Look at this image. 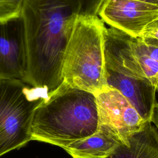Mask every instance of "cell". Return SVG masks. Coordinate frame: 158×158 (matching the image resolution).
<instances>
[{
  "label": "cell",
  "mask_w": 158,
  "mask_h": 158,
  "mask_svg": "<svg viewBox=\"0 0 158 158\" xmlns=\"http://www.w3.org/2000/svg\"><path fill=\"white\" fill-rule=\"evenodd\" d=\"M107 158H158V130L151 121L120 143Z\"/></svg>",
  "instance_id": "10"
},
{
  "label": "cell",
  "mask_w": 158,
  "mask_h": 158,
  "mask_svg": "<svg viewBox=\"0 0 158 158\" xmlns=\"http://www.w3.org/2000/svg\"><path fill=\"white\" fill-rule=\"evenodd\" d=\"M95 96L99 126L112 132L121 143L127 144L129 137L145 122L118 90L109 87Z\"/></svg>",
  "instance_id": "5"
},
{
  "label": "cell",
  "mask_w": 158,
  "mask_h": 158,
  "mask_svg": "<svg viewBox=\"0 0 158 158\" xmlns=\"http://www.w3.org/2000/svg\"><path fill=\"white\" fill-rule=\"evenodd\" d=\"M98 127L95 95L63 85L35 110L31 139L64 149L93 135Z\"/></svg>",
  "instance_id": "2"
},
{
  "label": "cell",
  "mask_w": 158,
  "mask_h": 158,
  "mask_svg": "<svg viewBox=\"0 0 158 158\" xmlns=\"http://www.w3.org/2000/svg\"><path fill=\"white\" fill-rule=\"evenodd\" d=\"M25 0H0V21L21 15Z\"/></svg>",
  "instance_id": "12"
},
{
  "label": "cell",
  "mask_w": 158,
  "mask_h": 158,
  "mask_svg": "<svg viewBox=\"0 0 158 158\" xmlns=\"http://www.w3.org/2000/svg\"><path fill=\"white\" fill-rule=\"evenodd\" d=\"M98 15L110 27L137 37L158 18V6L139 0H105Z\"/></svg>",
  "instance_id": "7"
},
{
  "label": "cell",
  "mask_w": 158,
  "mask_h": 158,
  "mask_svg": "<svg viewBox=\"0 0 158 158\" xmlns=\"http://www.w3.org/2000/svg\"><path fill=\"white\" fill-rule=\"evenodd\" d=\"M151 122L158 130V102L156 103L154 111L151 118Z\"/></svg>",
  "instance_id": "15"
},
{
  "label": "cell",
  "mask_w": 158,
  "mask_h": 158,
  "mask_svg": "<svg viewBox=\"0 0 158 158\" xmlns=\"http://www.w3.org/2000/svg\"><path fill=\"white\" fill-rule=\"evenodd\" d=\"M28 50L23 17L0 21V80L25 81Z\"/></svg>",
  "instance_id": "6"
},
{
  "label": "cell",
  "mask_w": 158,
  "mask_h": 158,
  "mask_svg": "<svg viewBox=\"0 0 158 158\" xmlns=\"http://www.w3.org/2000/svg\"><path fill=\"white\" fill-rule=\"evenodd\" d=\"M120 143L112 132L99 126L93 135L69 144L64 150L73 158H107Z\"/></svg>",
  "instance_id": "11"
},
{
  "label": "cell",
  "mask_w": 158,
  "mask_h": 158,
  "mask_svg": "<svg viewBox=\"0 0 158 158\" xmlns=\"http://www.w3.org/2000/svg\"><path fill=\"white\" fill-rule=\"evenodd\" d=\"M105 28L98 16L78 15L64 55V85L95 96L109 88L104 57Z\"/></svg>",
  "instance_id": "3"
},
{
  "label": "cell",
  "mask_w": 158,
  "mask_h": 158,
  "mask_svg": "<svg viewBox=\"0 0 158 158\" xmlns=\"http://www.w3.org/2000/svg\"><path fill=\"white\" fill-rule=\"evenodd\" d=\"M135 37L117 28L106 27L104 33L106 67L127 77L146 80L139 66Z\"/></svg>",
  "instance_id": "8"
},
{
  "label": "cell",
  "mask_w": 158,
  "mask_h": 158,
  "mask_svg": "<svg viewBox=\"0 0 158 158\" xmlns=\"http://www.w3.org/2000/svg\"><path fill=\"white\" fill-rule=\"evenodd\" d=\"M107 83L118 90L144 122L151 121L157 103L156 88L148 81L127 77L106 68Z\"/></svg>",
  "instance_id": "9"
},
{
  "label": "cell",
  "mask_w": 158,
  "mask_h": 158,
  "mask_svg": "<svg viewBox=\"0 0 158 158\" xmlns=\"http://www.w3.org/2000/svg\"><path fill=\"white\" fill-rule=\"evenodd\" d=\"M75 0H25L22 11L28 50L25 83L49 96L63 85L64 55L78 15Z\"/></svg>",
  "instance_id": "1"
},
{
  "label": "cell",
  "mask_w": 158,
  "mask_h": 158,
  "mask_svg": "<svg viewBox=\"0 0 158 158\" xmlns=\"http://www.w3.org/2000/svg\"><path fill=\"white\" fill-rule=\"evenodd\" d=\"M144 2H147L149 4H154V5H156L158 6V0H139Z\"/></svg>",
  "instance_id": "16"
},
{
  "label": "cell",
  "mask_w": 158,
  "mask_h": 158,
  "mask_svg": "<svg viewBox=\"0 0 158 158\" xmlns=\"http://www.w3.org/2000/svg\"><path fill=\"white\" fill-rule=\"evenodd\" d=\"M156 91H157V92H158V84H157V87H156Z\"/></svg>",
  "instance_id": "17"
},
{
  "label": "cell",
  "mask_w": 158,
  "mask_h": 158,
  "mask_svg": "<svg viewBox=\"0 0 158 158\" xmlns=\"http://www.w3.org/2000/svg\"><path fill=\"white\" fill-rule=\"evenodd\" d=\"M48 98L44 90L23 81L0 80V157L32 140L35 110Z\"/></svg>",
  "instance_id": "4"
},
{
  "label": "cell",
  "mask_w": 158,
  "mask_h": 158,
  "mask_svg": "<svg viewBox=\"0 0 158 158\" xmlns=\"http://www.w3.org/2000/svg\"><path fill=\"white\" fill-rule=\"evenodd\" d=\"M78 6L79 15L98 16L99 9L105 0H75Z\"/></svg>",
  "instance_id": "13"
},
{
  "label": "cell",
  "mask_w": 158,
  "mask_h": 158,
  "mask_svg": "<svg viewBox=\"0 0 158 158\" xmlns=\"http://www.w3.org/2000/svg\"><path fill=\"white\" fill-rule=\"evenodd\" d=\"M140 36L152 38L158 40V18L145 27Z\"/></svg>",
  "instance_id": "14"
}]
</instances>
